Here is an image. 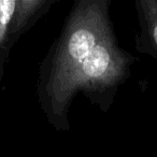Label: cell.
<instances>
[{
    "label": "cell",
    "mask_w": 157,
    "mask_h": 157,
    "mask_svg": "<svg viewBox=\"0 0 157 157\" xmlns=\"http://www.w3.org/2000/svg\"><path fill=\"white\" fill-rule=\"evenodd\" d=\"M1 60V59H0ZM1 69H2V67H1V63H0V75H1Z\"/></svg>",
    "instance_id": "277c9868"
},
{
    "label": "cell",
    "mask_w": 157,
    "mask_h": 157,
    "mask_svg": "<svg viewBox=\"0 0 157 157\" xmlns=\"http://www.w3.org/2000/svg\"><path fill=\"white\" fill-rule=\"evenodd\" d=\"M135 57L121 48L108 14V2L78 8L65 28L42 82V95L55 115L63 113L71 98L82 90L112 102L127 80Z\"/></svg>",
    "instance_id": "6da1fadb"
},
{
    "label": "cell",
    "mask_w": 157,
    "mask_h": 157,
    "mask_svg": "<svg viewBox=\"0 0 157 157\" xmlns=\"http://www.w3.org/2000/svg\"><path fill=\"white\" fill-rule=\"evenodd\" d=\"M42 1L0 0V52H7L16 35H21L30 21L42 12Z\"/></svg>",
    "instance_id": "7a4b0ae2"
},
{
    "label": "cell",
    "mask_w": 157,
    "mask_h": 157,
    "mask_svg": "<svg viewBox=\"0 0 157 157\" xmlns=\"http://www.w3.org/2000/svg\"><path fill=\"white\" fill-rule=\"evenodd\" d=\"M136 9L140 25L136 48L157 61V0H137Z\"/></svg>",
    "instance_id": "3957f363"
}]
</instances>
